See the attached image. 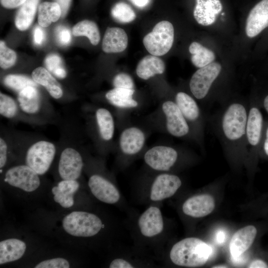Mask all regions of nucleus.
Here are the masks:
<instances>
[{
    "label": "nucleus",
    "instance_id": "nucleus-1",
    "mask_svg": "<svg viewBox=\"0 0 268 268\" xmlns=\"http://www.w3.org/2000/svg\"><path fill=\"white\" fill-rule=\"evenodd\" d=\"M212 253L210 246L195 237L183 239L172 247L169 257L175 265L194 268L204 265Z\"/></svg>",
    "mask_w": 268,
    "mask_h": 268
},
{
    "label": "nucleus",
    "instance_id": "nucleus-2",
    "mask_svg": "<svg viewBox=\"0 0 268 268\" xmlns=\"http://www.w3.org/2000/svg\"><path fill=\"white\" fill-rule=\"evenodd\" d=\"M64 230L75 237H89L98 234L104 225L100 218L93 213L74 211L67 215L62 222Z\"/></svg>",
    "mask_w": 268,
    "mask_h": 268
},
{
    "label": "nucleus",
    "instance_id": "nucleus-3",
    "mask_svg": "<svg viewBox=\"0 0 268 268\" xmlns=\"http://www.w3.org/2000/svg\"><path fill=\"white\" fill-rule=\"evenodd\" d=\"M174 30L172 24L166 20L157 23L151 32L143 39V45L152 55L161 56L167 54L174 42Z\"/></svg>",
    "mask_w": 268,
    "mask_h": 268
},
{
    "label": "nucleus",
    "instance_id": "nucleus-4",
    "mask_svg": "<svg viewBox=\"0 0 268 268\" xmlns=\"http://www.w3.org/2000/svg\"><path fill=\"white\" fill-rule=\"evenodd\" d=\"M248 114L245 107L238 103H232L225 112L222 128L225 137L231 141L240 139L245 134Z\"/></svg>",
    "mask_w": 268,
    "mask_h": 268
},
{
    "label": "nucleus",
    "instance_id": "nucleus-5",
    "mask_svg": "<svg viewBox=\"0 0 268 268\" xmlns=\"http://www.w3.org/2000/svg\"><path fill=\"white\" fill-rule=\"evenodd\" d=\"M55 145L49 141L40 140L32 144L28 149L26 165L38 175H43L49 170L56 153Z\"/></svg>",
    "mask_w": 268,
    "mask_h": 268
},
{
    "label": "nucleus",
    "instance_id": "nucleus-6",
    "mask_svg": "<svg viewBox=\"0 0 268 268\" xmlns=\"http://www.w3.org/2000/svg\"><path fill=\"white\" fill-rule=\"evenodd\" d=\"M221 70V65L216 62L199 68L192 75L190 88L194 96L198 99L203 98L217 77Z\"/></svg>",
    "mask_w": 268,
    "mask_h": 268
},
{
    "label": "nucleus",
    "instance_id": "nucleus-7",
    "mask_svg": "<svg viewBox=\"0 0 268 268\" xmlns=\"http://www.w3.org/2000/svg\"><path fill=\"white\" fill-rule=\"evenodd\" d=\"M39 175L28 165H18L8 169L5 175V182L25 192L36 190L40 185Z\"/></svg>",
    "mask_w": 268,
    "mask_h": 268
},
{
    "label": "nucleus",
    "instance_id": "nucleus-8",
    "mask_svg": "<svg viewBox=\"0 0 268 268\" xmlns=\"http://www.w3.org/2000/svg\"><path fill=\"white\" fill-rule=\"evenodd\" d=\"M181 185V180L176 175L160 174L155 178L151 185L149 199L153 202H158L169 198L176 193Z\"/></svg>",
    "mask_w": 268,
    "mask_h": 268
},
{
    "label": "nucleus",
    "instance_id": "nucleus-9",
    "mask_svg": "<svg viewBox=\"0 0 268 268\" xmlns=\"http://www.w3.org/2000/svg\"><path fill=\"white\" fill-rule=\"evenodd\" d=\"M137 226L139 232L145 238H152L161 234L164 225L160 208L154 205L148 207L139 216Z\"/></svg>",
    "mask_w": 268,
    "mask_h": 268
},
{
    "label": "nucleus",
    "instance_id": "nucleus-10",
    "mask_svg": "<svg viewBox=\"0 0 268 268\" xmlns=\"http://www.w3.org/2000/svg\"><path fill=\"white\" fill-rule=\"evenodd\" d=\"M177 157L178 153L174 148L166 146H156L146 152L144 160L152 169L166 171L174 165Z\"/></svg>",
    "mask_w": 268,
    "mask_h": 268
},
{
    "label": "nucleus",
    "instance_id": "nucleus-11",
    "mask_svg": "<svg viewBox=\"0 0 268 268\" xmlns=\"http://www.w3.org/2000/svg\"><path fill=\"white\" fill-rule=\"evenodd\" d=\"M83 161L80 153L75 149L67 147L61 153L58 170L63 180H76L81 175Z\"/></svg>",
    "mask_w": 268,
    "mask_h": 268
},
{
    "label": "nucleus",
    "instance_id": "nucleus-12",
    "mask_svg": "<svg viewBox=\"0 0 268 268\" xmlns=\"http://www.w3.org/2000/svg\"><path fill=\"white\" fill-rule=\"evenodd\" d=\"M88 184L93 195L102 202L114 204L121 199V194L117 187L100 175L91 176Z\"/></svg>",
    "mask_w": 268,
    "mask_h": 268
},
{
    "label": "nucleus",
    "instance_id": "nucleus-13",
    "mask_svg": "<svg viewBox=\"0 0 268 268\" xmlns=\"http://www.w3.org/2000/svg\"><path fill=\"white\" fill-rule=\"evenodd\" d=\"M162 110L166 118V127L172 135L181 137L186 135L189 131L186 118L176 103L167 101L163 103Z\"/></svg>",
    "mask_w": 268,
    "mask_h": 268
},
{
    "label": "nucleus",
    "instance_id": "nucleus-14",
    "mask_svg": "<svg viewBox=\"0 0 268 268\" xmlns=\"http://www.w3.org/2000/svg\"><path fill=\"white\" fill-rule=\"evenodd\" d=\"M268 26V0H262L250 11L246 23L247 36L253 38Z\"/></svg>",
    "mask_w": 268,
    "mask_h": 268
},
{
    "label": "nucleus",
    "instance_id": "nucleus-15",
    "mask_svg": "<svg viewBox=\"0 0 268 268\" xmlns=\"http://www.w3.org/2000/svg\"><path fill=\"white\" fill-rule=\"evenodd\" d=\"M214 207L213 198L208 194H202L188 199L182 205V210L188 216L200 218L210 214Z\"/></svg>",
    "mask_w": 268,
    "mask_h": 268
},
{
    "label": "nucleus",
    "instance_id": "nucleus-16",
    "mask_svg": "<svg viewBox=\"0 0 268 268\" xmlns=\"http://www.w3.org/2000/svg\"><path fill=\"white\" fill-rule=\"evenodd\" d=\"M265 124L262 112L257 106L251 108L248 114L246 134L251 147H261Z\"/></svg>",
    "mask_w": 268,
    "mask_h": 268
},
{
    "label": "nucleus",
    "instance_id": "nucleus-17",
    "mask_svg": "<svg viewBox=\"0 0 268 268\" xmlns=\"http://www.w3.org/2000/svg\"><path fill=\"white\" fill-rule=\"evenodd\" d=\"M222 8L220 0H196L193 15L199 24L209 26L215 22Z\"/></svg>",
    "mask_w": 268,
    "mask_h": 268
},
{
    "label": "nucleus",
    "instance_id": "nucleus-18",
    "mask_svg": "<svg viewBox=\"0 0 268 268\" xmlns=\"http://www.w3.org/2000/svg\"><path fill=\"white\" fill-rule=\"evenodd\" d=\"M257 233L256 228L248 225L236 231L231 238L229 244L230 254L232 258L243 254L252 245Z\"/></svg>",
    "mask_w": 268,
    "mask_h": 268
},
{
    "label": "nucleus",
    "instance_id": "nucleus-19",
    "mask_svg": "<svg viewBox=\"0 0 268 268\" xmlns=\"http://www.w3.org/2000/svg\"><path fill=\"white\" fill-rule=\"evenodd\" d=\"M128 44V37L125 30L119 27H109L105 33L102 48L107 53L124 51Z\"/></svg>",
    "mask_w": 268,
    "mask_h": 268
},
{
    "label": "nucleus",
    "instance_id": "nucleus-20",
    "mask_svg": "<svg viewBox=\"0 0 268 268\" xmlns=\"http://www.w3.org/2000/svg\"><path fill=\"white\" fill-rule=\"evenodd\" d=\"M144 141L145 136L142 131L135 127L129 128L121 134L120 146L125 154L133 155L141 149Z\"/></svg>",
    "mask_w": 268,
    "mask_h": 268
},
{
    "label": "nucleus",
    "instance_id": "nucleus-21",
    "mask_svg": "<svg viewBox=\"0 0 268 268\" xmlns=\"http://www.w3.org/2000/svg\"><path fill=\"white\" fill-rule=\"evenodd\" d=\"M79 186L76 180H62L57 186L52 188L54 201L64 208L72 206L74 203V194L78 190Z\"/></svg>",
    "mask_w": 268,
    "mask_h": 268
},
{
    "label": "nucleus",
    "instance_id": "nucleus-22",
    "mask_svg": "<svg viewBox=\"0 0 268 268\" xmlns=\"http://www.w3.org/2000/svg\"><path fill=\"white\" fill-rule=\"evenodd\" d=\"M26 249L25 243L19 239L10 238L0 242V264L13 262L20 259Z\"/></svg>",
    "mask_w": 268,
    "mask_h": 268
},
{
    "label": "nucleus",
    "instance_id": "nucleus-23",
    "mask_svg": "<svg viewBox=\"0 0 268 268\" xmlns=\"http://www.w3.org/2000/svg\"><path fill=\"white\" fill-rule=\"evenodd\" d=\"M31 75L35 82L44 86L52 97L59 99L62 97L63 91L61 85L46 68L38 67L33 70Z\"/></svg>",
    "mask_w": 268,
    "mask_h": 268
},
{
    "label": "nucleus",
    "instance_id": "nucleus-24",
    "mask_svg": "<svg viewBox=\"0 0 268 268\" xmlns=\"http://www.w3.org/2000/svg\"><path fill=\"white\" fill-rule=\"evenodd\" d=\"M165 69L164 63L158 56L147 55L138 63L136 73L140 78L147 80L156 74L163 73Z\"/></svg>",
    "mask_w": 268,
    "mask_h": 268
},
{
    "label": "nucleus",
    "instance_id": "nucleus-25",
    "mask_svg": "<svg viewBox=\"0 0 268 268\" xmlns=\"http://www.w3.org/2000/svg\"><path fill=\"white\" fill-rule=\"evenodd\" d=\"M17 99L21 109L25 113L34 114L40 108V96L35 86H27L20 90Z\"/></svg>",
    "mask_w": 268,
    "mask_h": 268
},
{
    "label": "nucleus",
    "instance_id": "nucleus-26",
    "mask_svg": "<svg viewBox=\"0 0 268 268\" xmlns=\"http://www.w3.org/2000/svg\"><path fill=\"white\" fill-rule=\"evenodd\" d=\"M40 0H26L17 11L15 25L20 30H27L31 25L37 11Z\"/></svg>",
    "mask_w": 268,
    "mask_h": 268
},
{
    "label": "nucleus",
    "instance_id": "nucleus-27",
    "mask_svg": "<svg viewBox=\"0 0 268 268\" xmlns=\"http://www.w3.org/2000/svg\"><path fill=\"white\" fill-rule=\"evenodd\" d=\"M134 89L114 87L106 94V98L112 105L119 108H133L137 102L133 98Z\"/></svg>",
    "mask_w": 268,
    "mask_h": 268
},
{
    "label": "nucleus",
    "instance_id": "nucleus-28",
    "mask_svg": "<svg viewBox=\"0 0 268 268\" xmlns=\"http://www.w3.org/2000/svg\"><path fill=\"white\" fill-rule=\"evenodd\" d=\"M38 14L39 25L46 27L59 20L61 17L62 11L57 2L45 1L39 5Z\"/></svg>",
    "mask_w": 268,
    "mask_h": 268
},
{
    "label": "nucleus",
    "instance_id": "nucleus-29",
    "mask_svg": "<svg viewBox=\"0 0 268 268\" xmlns=\"http://www.w3.org/2000/svg\"><path fill=\"white\" fill-rule=\"evenodd\" d=\"M189 50L192 55V63L198 68L210 64L215 59L214 53L212 51L197 42H193L190 44Z\"/></svg>",
    "mask_w": 268,
    "mask_h": 268
},
{
    "label": "nucleus",
    "instance_id": "nucleus-30",
    "mask_svg": "<svg viewBox=\"0 0 268 268\" xmlns=\"http://www.w3.org/2000/svg\"><path fill=\"white\" fill-rule=\"evenodd\" d=\"M176 103L186 119L194 121L199 118V107L195 100L187 93L178 92L176 96Z\"/></svg>",
    "mask_w": 268,
    "mask_h": 268
},
{
    "label": "nucleus",
    "instance_id": "nucleus-31",
    "mask_svg": "<svg viewBox=\"0 0 268 268\" xmlns=\"http://www.w3.org/2000/svg\"><path fill=\"white\" fill-rule=\"evenodd\" d=\"M75 36H86L93 45H97L100 40V34L96 24L92 21L84 20L76 23L72 28Z\"/></svg>",
    "mask_w": 268,
    "mask_h": 268
},
{
    "label": "nucleus",
    "instance_id": "nucleus-32",
    "mask_svg": "<svg viewBox=\"0 0 268 268\" xmlns=\"http://www.w3.org/2000/svg\"><path fill=\"white\" fill-rule=\"evenodd\" d=\"M96 117L101 137L105 140H110L114 133V123L111 113L105 108H100L96 111Z\"/></svg>",
    "mask_w": 268,
    "mask_h": 268
},
{
    "label": "nucleus",
    "instance_id": "nucleus-33",
    "mask_svg": "<svg viewBox=\"0 0 268 268\" xmlns=\"http://www.w3.org/2000/svg\"><path fill=\"white\" fill-rule=\"evenodd\" d=\"M111 12L115 20L123 23L131 22L136 17V14L131 6L124 2L116 3L112 8Z\"/></svg>",
    "mask_w": 268,
    "mask_h": 268
},
{
    "label": "nucleus",
    "instance_id": "nucleus-34",
    "mask_svg": "<svg viewBox=\"0 0 268 268\" xmlns=\"http://www.w3.org/2000/svg\"><path fill=\"white\" fill-rule=\"evenodd\" d=\"M4 83L7 87L19 92L24 88L37 86V83L28 76L19 74H9L4 78Z\"/></svg>",
    "mask_w": 268,
    "mask_h": 268
},
{
    "label": "nucleus",
    "instance_id": "nucleus-35",
    "mask_svg": "<svg viewBox=\"0 0 268 268\" xmlns=\"http://www.w3.org/2000/svg\"><path fill=\"white\" fill-rule=\"evenodd\" d=\"M46 69L56 77L64 78L67 76V72L63 65L61 58L56 54L48 55L45 60Z\"/></svg>",
    "mask_w": 268,
    "mask_h": 268
},
{
    "label": "nucleus",
    "instance_id": "nucleus-36",
    "mask_svg": "<svg viewBox=\"0 0 268 268\" xmlns=\"http://www.w3.org/2000/svg\"><path fill=\"white\" fill-rule=\"evenodd\" d=\"M17 112V104L13 98L6 94L0 93V115L7 118H12L16 115Z\"/></svg>",
    "mask_w": 268,
    "mask_h": 268
},
{
    "label": "nucleus",
    "instance_id": "nucleus-37",
    "mask_svg": "<svg viewBox=\"0 0 268 268\" xmlns=\"http://www.w3.org/2000/svg\"><path fill=\"white\" fill-rule=\"evenodd\" d=\"M17 59L16 53L8 48L3 41L0 42V66L3 69L12 67Z\"/></svg>",
    "mask_w": 268,
    "mask_h": 268
},
{
    "label": "nucleus",
    "instance_id": "nucleus-38",
    "mask_svg": "<svg viewBox=\"0 0 268 268\" xmlns=\"http://www.w3.org/2000/svg\"><path fill=\"white\" fill-rule=\"evenodd\" d=\"M68 262L64 258H57L46 260L40 262L35 268H68Z\"/></svg>",
    "mask_w": 268,
    "mask_h": 268
},
{
    "label": "nucleus",
    "instance_id": "nucleus-39",
    "mask_svg": "<svg viewBox=\"0 0 268 268\" xmlns=\"http://www.w3.org/2000/svg\"><path fill=\"white\" fill-rule=\"evenodd\" d=\"M115 87L134 89V83L132 77L125 73L117 74L113 81Z\"/></svg>",
    "mask_w": 268,
    "mask_h": 268
},
{
    "label": "nucleus",
    "instance_id": "nucleus-40",
    "mask_svg": "<svg viewBox=\"0 0 268 268\" xmlns=\"http://www.w3.org/2000/svg\"><path fill=\"white\" fill-rule=\"evenodd\" d=\"M56 36L58 43L62 46L68 45L71 41L70 31L65 26H60L56 28Z\"/></svg>",
    "mask_w": 268,
    "mask_h": 268
},
{
    "label": "nucleus",
    "instance_id": "nucleus-41",
    "mask_svg": "<svg viewBox=\"0 0 268 268\" xmlns=\"http://www.w3.org/2000/svg\"><path fill=\"white\" fill-rule=\"evenodd\" d=\"M46 33L41 26L37 25L33 29V42L36 45H41L45 41Z\"/></svg>",
    "mask_w": 268,
    "mask_h": 268
},
{
    "label": "nucleus",
    "instance_id": "nucleus-42",
    "mask_svg": "<svg viewBox=\"0 0 268 268\" xmlns=\"http://www.w3.org/2000/svg\"><path fill=\"white\" fill-rule=\"evenodd\" d=\"M132 262L124 258H116L113 260L109 265L110 268H134Z\"/></svg>",
    "mask_w": 268,
    "mask_h": 268
},
{
    "label": "nucleus",
    "instance_id": "nucleus-43",
    "mask_svg": "<svg viewBox=\"0 0 268 268\" xmlns=\"http://www.w3.org/2000/svg\"><path fill=\"white\" fill-rule=\"evenodd\" d=\"M6 143L2 138H0V167L2 168L5 164L7 159Z\"/></svg>",
    "mask_w": 268,
    "mask_h": 268
},
{
    "label": "nucleus",
    "instance_id": "nucleus-44",
    "mask_svg": "<svg viewBox=\"0 0 268 268\" xmlns=\"http://www.w3.org/2000/svg\"><path fill=\"white\" fill-rule=\"evenodd\" d=\"M26 0H0V3L6 8H14L20 6Z\"/></svg>",
    "mask_w": 268,
    "mask_h": 268
},
{
    "label": "nucleus",
    "instance_id": "nucleus-45",
    "mask_svg": "<svg viewBox=\"0 0 268 268\" xmlns=\"http://www.w3.org/2000/svg\"><path fill=\"white\" fill-rule=\"evenodd\" d=\"M60 6L62 11L61 17L64 18L67 13L69 10L71 0H55Z\"/></svg>",
    "mask_w": 268,
    "mask_h": 268
},
{
    "label": "nucleus",
    "instance_id": "nucleus-46",
    "mask_svg": "<svg viewBox=\"0 0 268 268\" xmlns=\"http://www.w3.org/2000/svg\"><path fill=\"white\" fill-rule=\"evenodd\" d=\"M261 145L264 153L268 157V123L265 125Z\"/></svg>",
    "mask_w": 268,
    "mask_h": 268
},
{
    "label": "nucleus",
    "instance_id": "nucleus-47",
    "mask_svg": "<svg viewBox=\"0 0 268 268\" xmlns=\"http://www.w3.org/2000/svg\"><path fill=\"white\" fill-rule=\"evenodd\" d=\"M248 267L250 268H267L268 265L265 261L257 259L252 261Z\"/></svg>",
    "mask_w": 268,
    "mask_h": 268
},
{
    "label": "nucleus",
    "instance_id": "nucleus-48",
    "mask_svg": "<svg viewBox=\"0 0 268 268\" xmlns=\"http://www.w3.org/2000/svg\"><path fill=\"white\" fill-rule=\"evenodd\" d=\"M132 3L139 8H143L148 5L151 0H130Z\"/></svg>",
    "mask_w": 268,
    "mask_h": 268
},
{
    "label": "nucleus",
    "instance_id": "nucleus-49",
    "mask_svg": "<svg viewBox=\"0 0 268 268\" xmlns=\"http://www.w3.org/2000/svg\"><path fill=\"white\" fill-rule=\"evenodd\" d=\"M225 239V234L223 231L220 230L217 232L216 235V240L218 243L221 244Z\"/></svg>",
    "mask_w": 268,
    "mask_h": 268
},
{
    "label": "nucleus",
    "instance_id": "nucleus-50",
    "mask_svg": "<svg viewBox=\"0 0 268 268\" xmlns=\"http://www.w3.org/2000/svg\"><path fill=\"white\" fill-rule=\"evenodd\" d=\"M263 106L268 114V94L263 99Z\"/></svg>",
    "mask_w": 268,
    "mask_h": 268
},
{
    "label": "nucleus",
    "instance_id": "nucleus-51",
    "mask_svg": "<svg viewBox=\"0 0 268 268\" xmlns=\"http://www.w3.org/2000/svg\"><path fill=\"white\" fill-rule=\"evenodd\" d=\"M212 268H228V267H227L226 265H217V266H213V267H212Z\"/></svg>",
    "mask_w": 268,
    "mask_h": 268
}]
</instances>
